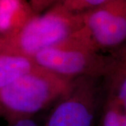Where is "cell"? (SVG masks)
Here are the masks:
<instances>
[{
    "mask_svg": "<svg viewBox=\"0 0 126 126\" xmlns=\"http://www.w3.org/2000/svg\"><path fill=\"white\" fill-rule=\"evenodd\" d=\"M74 79L39 66L0 90V113L10 125L31 118L67 94Z\"/></svg>",
    "mask_w": 126,
    "mask_h": 126,
    "instance_id": "1",
    "label": "cell"
},
{
    "mask_svg": "<svg viewBox=\"0 0 126 126\" xmlns=\"http://www.w3.org/2000/svg\"><path fill=\"white\" fill-rule=\"evenodd\" d=\"M82 27V14L72 13L56 3L44 13L35 14L14 34L0 36V52L33 58L41 50L74 35Z\"/></svg>",
    "mask_w": 126,
    "mask_h": 126,
    "instance_id": "2",
    "label": "cell"
},
{
    "mask_svg": "<svg viewBox=\"0 0 126 126\" xmlns=\"http://www.w3.org/2000/svg\"><path fill=\"white\" fill-rule=\"evenodd\" d=\"M33 58L41 67L72 79H104L115 60L113 57L99 53L84 34L83 27L67 39L40 51Z\"/></svg>",
    "mask_w": 126,
    "mask_h": 126,
    "instance_id": "3",
    "label": "cell"
},
{
    "mask_svg": "<svg viewBox=\"0 0 126 126\" xmlns=\"http://www.w3.org/2000/svg\"><path fill=\"white\" fill-rule=\"evenodd\" d=\"M100 79H75L70 90L51 109L45 126H94L104 99Z\"/></svg>",
    "mask_w": 126,
    "mask_h": 126,
    "instance_id": "4",
    "label": "cell"
},
{
    "mask_svg": "<svg viewBox=\"0 0 126 126\" xmlns=\"http://www.w3.org/2000/svg\"><path fill=\"white\" fill-rule=\"evenodd\" d=\"M83 31L97 50L126 42V0H108L82 14Z\"/></svg>",
    "mask_w": 126,
    "mask_h": 126,
    "instance_id": "5",
    "label": "cell"
},
{
    "mask_svg": "<svg viewBox=\"0 0 126 126\" xmlns=\"http://www.w3.org/2000/svg\"><path fill=\"white\" fill-rule=\"evenodd\" d=\"M35 14L29 1L0 0V36L15 33Z\"/></svg>",
    "mask_w": 126,
    "mask_h": 126,
    "instance_id": "6",
    "label": "cell"
},
{
    "mask_svg": "<svg viewBox=\"0 0 126 126\" xmlns=\"http://www.w3.org/2000/svg\"><path fill=\"white\" fill-rule=\"evenodd\" d=\"M39 65L34 58L16 53L0 52V90L31 72Z\"/></svg>",
    "mask_w": 126,
    "mask_h": 126,
    "instance_id": "7",
    "label": "cell"
},
{
    "mask_svg": "<svg viewBox=\"0 0 126 126\" xmlns=\"http://www.w3.org/2000/svg\"><path fill=\"white\" fill-rule=\"evenodd\" d=\"M104 79L106 93L112 97L126 113V68L115 59Z\"/></svg>",
    "mask_w": 126,
    "mask_h": 126,
    "instance_id": "8",
    "label": "cell"
},
{
    "mask_svg": "<svg viewBox=\"0 0 126 126\" xmlns=\"http://www.w3.org/2000/svg\"><path fill=\"white\" fill-rule=\"evenodd\" d=\"M98 126H126V113L106 92L99 112Z\"/></svg>",
    "mask_w": 126,
    "mask_h": 126,
    "instance_id": "9",
    "label": "cell"
},
{
    "mask_svg": "<svg viewBox=\"0 0 126 126\" xmlns=\"http://www.w3.org/2000/svg\"><path fill=\"white\" fill-rule=\"evenodd\" d=\"M108 0H58L59 3L72 13L82 14L95 9Z\"/></svg>",
    "mask_w": 126,
    "mask_h": 126,
    "instance_id": "10",
    "label": "cell"
},
{
    "mask_svg": "<svg viewBox=\"0 0 126 126\" xmlns=\"http://www.w3.org/2000/svg\"><path fill=\"white\" fill-rule=\"evenodd\" d=\"M32 8L36 14L44 13L46 10L52 7L58 0H28Z\"/></svg>",
    "mask_w": 126,
    "mask_h": 126,
    "instance_id": "11",
    "label": "cell"
},
{
    "mask_svg": "<svg viewBox=\"0 0 126 126\" xmlns=\"http://www.w3.org/2000/svg\"><path fill=\"white\" fill-rule=\"evenodd\" d=\"M114 58L126 68V42L123 45Z\"/></svg>",
    "mask_w": 126,
    "mask_h": 126,
    "instance_id": "12",
    "label": "cell"
},
{
    "mask_svg": "<svg viewBox=\"0 0 126 126\" xmlns=\"http://www.w3.org/2000/svg\"><path fill=\"white\" fill-rule=\"evenodd\" d=\"M10 126H39L38 124L34 120H32L31 118H23L18 120L17 121L14 122Z\"/></svg>",
    "mask_w": 126,
    "mask_h": 126,
    "instance_id": "13",
    "label": "cell"
}]
</instances>
